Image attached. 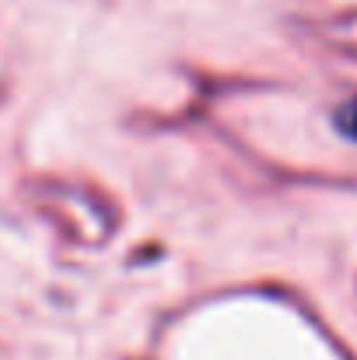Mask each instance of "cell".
Returning <instances> with one entry per match:
<instances>
[{
    "label": "cell",
    "instance_id": "cell-1",
    "mask_svg": "<svg viewBox=\"0 0 357 360\" xmlns=\"http://www.w3.org/2000/svg\"><path fill=\"white\" fill-rule=\"evenodd\" d=\"M340 129H344L347 136H354L357 140V98L344 109V112H340Z\"/></svg>",
    "mask_w": 357,
    "mask_h": 360
}]
</instances>
